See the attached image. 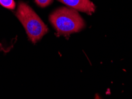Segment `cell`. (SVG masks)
<instances>
[{
	"instance_id": "6da1fadb",
	"label": "cell",
	"mask_w": 132,
	"mask_h": 99,
	"mask_svg": "<svg viewBox=\"0 0 132 99\" xmlns=\"http://www.w3.org/2000/svg\"><path fill=\"white\" fill-rule=\"evenodd\" d=\"M51 24L57 32L58 35L69 36L80 32L86 23L78 11L70 7H59L49 16Z\"/></svg>"
},
{
	"instance_id": "7a4b0ae2",
	"label": "cell",
	"mask_w": 132,
	"mask_h": 99,
	"mask_svg": "<svg viewBox=\"0 0 132 99\" xmlns=\"http://www.w3.org/2000/svg\"><path fill=\"white\" fill-rule=\"evenodd\" d=\"M15 15L25 29L29 40L35 43L48 32L46 25L29 5L23 2L18 4Z\"/></svg>"
},
{
	"instance_id": "3957f363",
	"label": "cell",
	"mask_w": 132,
	"mask_h": 99,
	"mask_svg": "<svg viewBox=\"0 0 132 99\" xmlns=\"http://www.w3.org/2000/svg\"><path fill=\"white\" fill-rule=\"evenodd\" d=\"M67 7L77 11L91 15L95 13L96 7L90 0H58Z\"/></svg>"
},
{
	"instance_id": "277c9868",
	"label": "cell",
	"mask_w": 132,
	"mask_h": 99,
	"mask_svg": "<svg viewBox=\"0 0 132 99\" xmlns=\"http://www.w3.org/2000/svg\"><path fill=\"white\" fill-rule=\"evenodd\" d=\"M0 5L9 10H14L15 7L14 0H0Z\"/></svg>"
},
{
	"instance_id": "5b68a950",
	"label": "cell",
	"mask_w": 132,
	"mask_h": 99,
	"mask_svg": "<svg viewBox=\"0 0 132 99\" xmlns=\"http://www.w3.org/2000/svg\"><path fill=\"white\" fill-rule=\"evenodd\" d=\"M38 6L41 8H45L51 4L53 0H34Z\"/></svg>"
}]
</instances>
